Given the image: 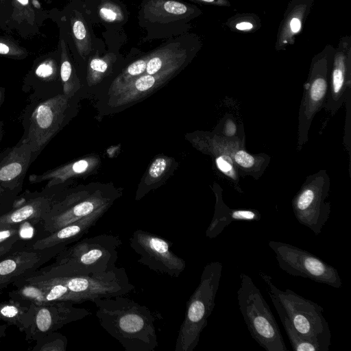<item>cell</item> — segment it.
<instances>
[{
  "instance_id": "obj_1",
  "label": "cell",
  "mask_w": 351,
  "mask_h": 351,
  "mask_svg": "<svg viewBox=\"0 0 351 351\" xmlns=\"http://www.w3.org/2000/svg\"><path fill=\"white\" fill-rule=\"evenodd\" d=\"M21 279L49 285L55 291L58 301L73 304L125 295L135 289L125 268L118 267L110 271L84 274L66 264L54 262Z\"/></svg>"
},
{
  "instance_id": "obj_2",
  "label": "cell",
  "mask_w": 351,
  "mask_h": 351,
  "mask_svg": "<svg viewBox=\"0 0 351 351\" xmlns=\"http://www.w3.org/2000/svg\"><path fill=\"white\" fill-rule=\"evenodd\" d=\"M100 326L125 351H154L158 346L156 316L146 306L123 295L97 298Z\"/></svg>"
},
{
  "instance_id": "obj_3",
  "label": "cell",
  "mask_w": 351,
  "mask_h": 351,
  "mask_svg": "<svg viewBox=\"0 0 351 351\" xmlns=\"http://www.w3.org/2000/svg\"><path fill=\"white\" fill-rule=\"evenodd\" d=\"M258 275L280 319H285L300 335L330 346L331 333L322 306L290 289L282 291L276 287L271 276L263 271Z\"/></svg>"
},
{
  "instance_id": "obj_4",
  "label": "cell",
  "mask_w": 351,
  "mask_h": 351,
  "mask_svg": "<svg viewBox=\"0 0 351 351\" xmlns=\"http://www.w3.org/2000/svg\"><path fill=\"white\" fill-rule=\"evenodd\" d=\"M221 272L222 264L219 261L207 263L204 267L199 283L187 302L175 351H193L198 345L201 334L215 306Z\"/></svg>"
},
{
  "instance_id": "obj_5",
  "label": "cell",
  "mask_w": 351,
  "mask_h": 351,
  "mask_svg": "<svg viewBox=\"0 0 351 351\" xmlns=\"http://www.w3.org/2000/svg\"><path fill=\"white\" fill-rule=\"evenodd\" d=\"M237 300L241 315L252 337L267 351H287L276 319L252 279L239 274Z\"/></svg>"
},
{
  "instance_id": "obj_6",
  "label": "cell",
  "mask_w": 351,
  "mask_h": 351,
  "mask_svg": "<svg viewBox=\"0 0 351 351\" xmlns=\"http://www.w3.org/2000/svg\"><path fill=\"white\" fill-rule=\"evenodd\" d=\"M201 10L181 0H143L138 11V23L146 32V40L170 38L185 33L191 21Z\"/></svg>"
},
{
  "instance_id": "obj_7",
  "label": "cell",
  "mask_w": 351,
  "mask_h": 351,
  "mask_svg": "<svg viewBox=\"0 0 351 351\" xmlns=\"http://www.w3.org/2000/svg\"><path fill=\"white\" fill-rule=\"evenodd\" d=\"M70 99L63 93L43 97L26 112L21 140L30 146L34 161L65 125Z\"/></svg>"
},
{
  "instance_id": "obj_8",
  "label": "cell",
  "mask_w": 351,
  "mask_h": 351,
  "mask_svg": "<svg viewBox=\"0 0 351 351\" xmlns=\"http://www.w3.org/2000/svg\"><path fill=\"white\" fill-rule=\"evenodd\" d=\"M121 244L120 237L112 234L86 237L63 249L54 257L55 262L84 274L110 271L117 267Z\"/></svg>"
},
{
  "instance_id": "obj_9",
  "label": "cell",
  "mask_w": 351,
  "mask_h": 351,
  "mask_svg": "<svg viewBox=\"0 0 351 351\" xmlns=\"http://www.w3.org/2000/svg\"><path fill=\"white\" fill-rule=\"evenodd\" d=\"M119 193L103 189H80L60 196L41 221L43 230L51 233L85 217L103 206H112Z\"/></svg>"
},
{
  "instance_id": "obj_10",
  "label": "cell",
  "mask_w": 351,
  "mask_h": 351,
  "mask_svg": "<svg viewBox=\"0 0 351 351\" xmlns=\"http://www.w3.org/2000/svg\"><path fill=\"white\" fill-rule=\"evenodd\" d=\"M330 190V178L325 170L306 178L291 201L298 221L318 235L328 220L330 204L326 202Z\"/></svg>"
},
{
  "instance_id": "obj_11",
  "label": "cell",
  "mask_w": 351,
  "mask_h": 351,
  "mask_svg": "<svg viewBox=\"0 0 351 351\" xmlns=\"http://www.w3.org/2000/svg\"><path fill=\"white\" fill-rule=\"evenodd\" d=\"M280 268L293 276L308 278L336 289L342 287L339 272L332 265L313 254L291 244L269 241Z\"/></svg>"
},
{
  "instance_id": "obj_12",
  "label": "cell",
  "mask_w": 351,
  "mask_h": 351,
  "mask_svg": "<svg viewBox=\"0 0 351 351\" xmlns=\"http://www.w3.org/2000/svg\"><path fill=\"white\" fill-rule=\"evenodd\" d=\"M331 58L318 56L311 64L298 114L297 149L300 151L308 139V131L315 114L324 108L326 101Z\"/></svg>"
},
{
  "instance_id": "obj_13",
  "label": "cell",
  "mask_w": 351,
  "mask_h": 351,
  "mask_svg": "<svg viewBox=\"0 0 351 351\" xmlns=\"http://www.w3.org/2000/svg\"><path fill=\"white\" fill-rule=\"evenodd\" d=\"M130 247L138 255V263L149 269L177 278L186 269V261L171 250V243L163 237L138 229L130 238Z\"/></svg>"
},
{
  "instance_id": "obj_14",
  "label": "cell",
  "mask_w": 351,
  "mask_h": 351,
  "mask_svg": "<svg viewBox=\"0 0 351 351\" xmlns=\"http://www.w3.org/2000/svg\"><path fill=\"white\" fill-rule=\"evenodd\" d=\"M84 308L74 306L69 302L58 301L34 306L32 324L25 332L27 341H36L40 337L56 332L64 326L91 315Z\"/></svg>"
},
{
  "instance_id": "obj_15",
  "label": "cell",
  "mask_w": 351,
  "mask_h": 351,
  "mask_svg": "<svg viewBox=\"0 0 351 351\" xmlns=\"http://www.w3.org/2000/svg\"><path fill=\"white\" fill-rule=\"evenodd\" d=\"M45 189L42 192L26 191L11 205L5 201L6 208L0 209V226H21L25 223H41L53 204L60 197Z\"/></svg>"
},
{
  "instance_id": "obj_16",
  "label": "cell",
  "mask_w": 351,
  "mask_h": 351,
  "mask_svg": "<svg viewBox=\"0 0 351 351\" xmlns=\"http://www.w3.org/2000/svg\"><path fill=\"white\" fill-rule=\"evenodd\" d=\"M199 144L209 153L220 152L229 156L238 169L255 179L261 176L269 163V156L250 154L239 138L228 139L217 134H204Z\"/></svg>"
},
{
  "instance_id": "obj_17",
  "label": "cell",
  "mask_w": 351,
  "mask_h": 351,
  "mask_svg": "<svg viewBox=\"0 0 351 351\" xmlns=\"http://www.w3.org/2000/svg\"><path fill=\"white\" fill-rule=\"evenodd\" d=\"M62 250L23 247L0 258V289L38 269Z\"/></svg>"
},
{
  "instance_id": "obj_18",
  "label": "cell",
  "mask_w": 351,
  "mask_h": 351,
  "mask_svg": "<svg viewBox=\"0 0 351 351\" xmlns=\"http://www.w3.org/2000/svg\"><path fill=\"white\" fill-rule=\"evenodd\" d=\"M33 162L30 146L21 140L0 152V186L11 197L21 190L27 170Z\"/></svg>"
},
{
  "instance_id": "obj_19",
  "label": "cell",
  "mask_w": 351,
  "mask_h": 351,
  "mask_svg": "<svg viewBox=\"0 0 351 351\" xmlns=\"http://www.w3.org/2000/svg\"><path fill=\"white\" fill-rule=\"evenodd\" d=\"M187 33L174 36L149 52L145 73L156 74L170 68H183L195 53V43Z\"/></svg>"
},
{
  "instance_id": "obj_20",
  "label": "cell",
  "mask_w": 351,
  "mask_h": 351,
  "mask_svg": "<svg viewBox=\"0 0 351 351\" xmlns=\"http://www.w3.org/2000/svg\"><path fill=\"white\" fill-rule=\"evenodd\" d=\"M49 19V10L44 9L39 0H13L6 33L16 32L23 39L31 38L40 33Z\"/></svg>"
},
{
  "instance_id": "obj_21",
  "label": "cell",
  "mask_w": 351,
  "mask_h": 351,
  "mask_svg": "<svg viewBox=\"0 0 351 351\" xmlns=\"http://www.w3.org/2000/svg\"><path fill=\"white\" fill-rule=\"evenodd\" d=\"M350 93V58L349 51L339 50L331 64L329 88L324 109L335 114Z\"/></svg>"
},
{
  "instance_id": "obj_22",
  "label": "cell",
  "mask_w": 351,
  "mask_h": 351,
  "mask_svg": "<svg viewBox=\"0 0 351 351\" xmlns=\"http://www.w3.org/2000/svg\"><path fill=\"white\" fill-rule=\"evenodd\" d=\"M110 206V205L103 206L85 217L49 233L46 237L35 241L30 247L34 250L51 247L64 249L69 245L81 239L84 235L88 233Z\"/></svg>"
},
{
  "instance_id": "obj_23",
  "label": "cell",
  "mask_w": 351,
  "mask_h": 351,
  "mask_svg": "<svg viewBox=\"0 0 351 351\" xmlns=\"http://www.w3.org/2000/svg\"><path fill=\"white\" fill-rule=\"evenodd\" d=\"M182 68H170L149 75L143 74L123 86L111 97L113 106H121L150 94L176 75Z\"/></svg>"
},
{
  "instance_id": "obj_24",
  "label": "cell",
  "mask_w": 351,
  "mask_h": 351,
  "mask_svg": "<svg viewBox=\"0 0 351 351\" xmlns=\"http://www.w3.org/2000/svg\"><path fill=\"white\" fill-rule=\"evenodd\" d=\"M60 60L58 47L56 51L37 57L24 78L23 88L27 90L33 88L36 93H47V88L60 80Z\"/></svg>"
},
{
  "instance_id": "obj_25",
  "label": "cell",
  "mask_w": 351,
  "mask_h": 351,
  "mask_svg": "<svg viewBox=\"0 0 351 351\" xmlns=\"http://www.w3.org/2000/svg\"><path fill=\"white\" fill-rule=\"evenodd\" d=\"M216 202L214 215L206 231L208 239L219 236L232 221H257L261 218L260 212L256 209H236L229 208L223 201L221 191L214 190Z\"/></svg>"
},
{
  "instance_id": "obj_26",
  "label": "cell",
  "mask_w": 351,
  "mask_h": 351,
  "mask_svg": "<svg viewBox=\"0 0 351 351\" xmlns=\"http://www.w3.org/2000/svg\"><path fill=\"white\" fill-rule=\"evenodd\" d=\"M98 161L96 158H84L71 161L64 165L49 169L40 174L33 173L29 176L30 184H38L47 182V189L64 183L69 179L85 174L95 168Z\"/></svg>"
},
{
  "instance_id": "obj_27",
  "label": "cell",
  "mask_w": 351,
  "mask_h": 351,
  "mask_svg": "<svg viewBox=\"0 0 351 351\" xmlns=\"http://www.w3.org/2000/svg\"><path fill=\"white\" fill-rule=\"evenodd\" d=\"M34 306L33 303L10 298L0 302V320L8 325L15 326L21 332H25L32 324Z\"/></svg>"
},
{
  "instance_id": "obj_28",
  "label": "cell",
  "mask_w": 351,
  "mask_h": 351,
  "mask_svg": "<svg viewBox=\"0 0 351 351\" xmlns=\"http://www.w3.org/2000/svg\"><path fill=\"white\" fill-rule=\"evenodd\" d=\"M58 47L60 49V75L63 94L71 98L81 87L75 67L72 64L70 49L63 36L60 34Z\"/></svg>"
},
{
  "instance_id": "obj_29",
  "label": "cell",
  "mask_w": 351,
  "mask_h": 351,
  "mask_svg": "<svg viewBox=\"0 0 351 351\" xmlns=\"http://www.w3.org/2000/svg\"><path fill=\"white\" fill-rule=\"evenodd\" d=\"M294 351H328L330 346L300 335L285 319H280Z\"/></svg>"
},
{
  "instance_id": "obj_30",
  "label": "cell",
  "mask_w": 351,
  "mask_h": 351,
  "mask_svg": "<svg viewBox=\"0 0 351 351\" xmlns=\"http://www.w3.org/2000/svg\"><path fill=\"white\" fill-rule=\"evenodd\" d=\"M149 58V53H147L128 65L112 82L109 95L112 96L128 83L145 74Z\"/></svg>"
},
{
  "instance_id": "obj_31",
  "label": "cell",
  "mask_w": 351,
  "mask_h": 351,
  "mask_svg": "<svg viewBox=\"0 0 351 351\" xmlns=\"http://www.w3.org/2000/svg\"><path fill=\"white\" fill-rule=\"evenodd\" d=\"M113 53H108L103 57L95 56L89 60L87 67V82L89 86L99 83L111 69L115 61Z\"/></svg>"
},
{
  "instance_id": "obj_32",
  "label": "cell",
  "mask_w": 351,
  "mask_h": 351,
  "mask_svg": "<svg viewBox=\"0 0 351 351\" xmlns=\"http://www.w3.org/2000/svg\"><path fill=\"white\" fill-rule=\"evenodd\" d=\"M0 56L23 60L29 56V51L12 36L0 35Z\"/></svg>"
},
{
  "instance_id": "obj_33",
  "label": "cell",
  "mask_w": 351,
  "mask_h": 351,
  "mask_svg": "<svg viewBox=\"0 0 351 351\" xmlns=\"http://www.w3.org/2000/svg\"><path fill=\"white\" fill-rule=\"evenodd\" d=\"M101 20L108 24L124 23L125 15L123 8L111 0L102 1L97 9Z\"/></svg>"
},
{
  "instance_id": "obj_34",
  "label": "cell",
  "mask_w": 351,
  "mask_h": 351,
  "mask_svg": "<svg viewBox=\"0 0 351 351\" xmlns=\"http://www.w3.org/2000/svg\"><path fill=\"white\" fill-rule=\"evenodd\" d=\"M68 340L64 335L56 332L45 335L36 341L34 351H65Z\"/></svg>"
},
{
  "instance_id": "obj_35",
  "label": "cell",
  "mask_w": 351,
  "mask_h": 351,
  "mask_svg": "<svg viewBox=\"0 0 351 351\" xmlns=\"http://www.w3.org/2000/svg\"><path fill=\"white\" fill-rule=\"evenodd\" d=\"M211 153L215 156V164L218 170L231 179L235 184H238V169L231 158L220 152Z\"/></svg>"
},
{
  "instance_id": "obj_36",
  "label": "cell",
  "mask_w": 351,
  "mask_h": 351,
  "mask_svg": "<svg viewBox=\"0 0 351 351\" xmlns=\"http://www.w3.org/2000/svg\"><path fill=\"white\" fill-rule=\"evenodd\" d=\"M169 161L167 158L158 157L152 163L148 170V178L151 182H155L159 180L167 171Z\"/></svg>"
},
{
  "instance_id": "obj_37",
  "label": "cell",
  "mask_w": 351,
  "mask_h": 351,
  "mask_svg": "<svg viewBox=\"0 0 351 351\" xmlns=\"http://www.w3.org/2000/svg\"><path fill=\"white\" fill-rule=\"evenodd\" d=\"M21 226H0V244L23 240L21 236Z\"/></svg>"
},
{
  "instance_id": "obj_38",
  "label": "cell",
  "mask_w": 351,
  "mask_h": 351,
  "mask_svg": "<svg viewBox=\"0 0 351 351\" xmlns=\"http://www.w3.org/2000/svg\"><path fill=\"white\" fill-rule=\"evenodd\" d=\"M12 3L13 0H0V30L5 32L12 12Z\"/></svg>"
},
{
  "instance_id": "obj_39",
  "label": "cell",
  "mask_w": 351,
  "mask_h": 351,
  "mask_svg": "<svg viewBox=\"0 0 351 351\" xmlns=\"http://www.w3.org/2000/svg\"><path fill=\"white\" fill-rule=\"evenodd\" d=\"M217 134L228 139L238 138L237 125L232 117L223 119L221 131L219 134Z\"/></svg>"
},
{
  "instance_id": "obj_40",
  "label": "cell",
  "mask_w": 351,
  "mask_h": 351,
  "mask_svg": "<svg viewBox=\"0 0 351 351\" xmlns=\"http://www.w3.org/2000/svg\"><path fill=\"white\" fill-rule=\"evenodd\" d=\"M25 247L23 240L0 244V258Z\"/></svg>"
},
{
  "instance_id": "obj_41",
  "label": "cell",
  "mask_w": 351,
  "mask_h": 351,
  "mask_svg": "<svg viewBox=\"0 0 351 351\" xmlns=\"http://www.w3.org/2000/svg\"><path fill=\"white\" fill-rule=\"evenodd\" d=\"M289 27L292 33H298L301 29V21L297 17H293L289 23Z\"/></svg>"
},
{
  "instance_id": "obj_42",
  "label": "cell",
  "mask_w": 351,
  "mask_h": 351,
  "mask_svg": "<svg viewBox=\"0 0 351 351\" xmlns=\"http://www.w3.org/2000/svg\"><path fill=\"white\" fill-rule=\"evenodd\" d=\"M235 27L238 30L247 31L253 28V25L248 21H242L236 24Z\"/></svg>"
},
{
  "instance_id": "obj_43",
  "label": "cell",
  "mask_w": 351,
  "mask_h": 351,
  "mask_svg": "<svg viewBox=\"0 0 351 351\" xmlns=\"http://www.w3.org/2000/svg\"><path fill=\"white\" fill-rule=\"evenodd\" d=\"M182 1V0H181ZM189 1H193L199 3H205V4H213V5H224L226 4V1L223 0H186Z\"/></svg>"
},
{
  "instance_id": "obj_44",
  "label": "cell",
  "mask_w": 351,
  "mask_h": 351,
  "mask_svg": "<svg viewBox=\"0 0 351 351\" xmlns=\"http://www.w3.org/2000/svg\"><path fill=\"white\" fill-rule=\"evenodd\" d=\"M10 197L8 192L1 186H0V203L5 199Z\"/></svg>"
},
{
  "instance_id": "obj_45",
  "label": "cell",
  "mask_w": 351,
  "mask_h": 351,
  "mask_svg": "<svg viewBox=\"0 0 351 351\" xmlns=\"http://www.w3.org/2000/svg\"><path fill=\"white\" fill-rule=\"evenodd\" d=\"M7 326H8L7 324H4L0 325V340L3 337H5V332H6V330H7Z\"/></svg>"
},
{
  "instance_id": "obj_46",
  "label": "cell",
  "mask_w": 351,
  "mask_h": 351,
  "mask_svg": "<svg viewBox=\"0 0 351 351\" xmlns=\"http://www.w3.org/2000/svg\"><path fill=\"white\" fill-rule=\"evenodd\" d=\"M5 88L3 87L0 86V107L1 106L5 100Z\"/></svg>"
},
{
  "instance_id": "obj_47",
  "label": "cell",
  "mask_w": 351,
  "mask_h": 351,
  "mask_svg": "<svg viewBox=\"0 0 351 351\" xmlns=\"http://www.w3.org/2000/svg\"><path fill=\"white\" fill-rule=\"evenodd\" d=\"M4 134V123L3 121H0V143L1 142L2 138Z\"/></svg>"
},
{
  "instance_id": "obj_48",
  "label": "cell",
  "mask_w": 351,
  "mask_h": 351,
  "mask_svg": "<svg viewBox=\"0 0 351 351\" xmlns=\"http://www.w3.org/2000/svg\"><path fill=\"white\" fill-rule=\"evenodd\" d=\"M45 1H48L49 0H45Z\"/></svg>"
}]
</instances>
